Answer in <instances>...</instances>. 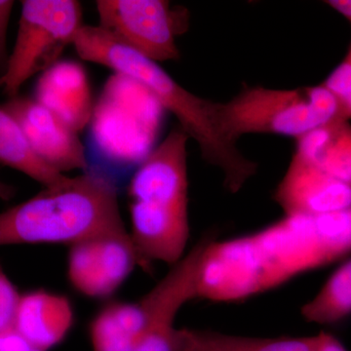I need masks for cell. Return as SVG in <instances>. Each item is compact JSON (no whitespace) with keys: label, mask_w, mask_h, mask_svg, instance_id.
I'll list each match as a JSON object with an SVG mask.
<instances>
[{"label":"cell","mask_w":351,"mask_h":351,"mask_svg":"<svg viewBox=\"0 0 351 351\" xmlns=\"http://www.w3.org/2000/svg\"><path fill=\"white\" fill-rule=\"evenodd\" d=\"M351 254V207L318 216L284 217L258 232L208 240L195 299L237 302Z\"/></svg>","instance_id":"cell-1"},{"label":"cell","mask_w":351,"mask_h":351,"mask_svg":"<svg viewBox=\"0 0 351 351\" xmlns=\"http://www.w3.org/2000/svg\"><path fill=\"white\" fill-rule=\"evenodd\" d=\"M73 45L83 60L107 66L141 85L174 114L179 127L195 141L203 160L221 171L228 191L237 193L256 175L258 164L240 151L226 127L223 103L191 93L159 64L132 49L100 25H82Z\"/></svg>","instance_id":"cell-2"},{"label":"cell","mask_w":351,"mask_h":351,"mask_svg":"<svg viewBox=\"0 0 351 351\" xmlns=\"http://www.w3.org/2000/svg\"><path fill=\"white\" fill-rule=\"evenodd\" d=\"M173 129L138 164L128 186L130 237L138 262L174 265L186 255L189 239L188 142Z\"/></svg>","instance_id":"cell-3"},{"label":"cell","mask_w":351,"mask_h":351,"mask_svg":"<svg viewBox=\"0 0 351 351\" xmlns=\"http://www.w3.org/2000/svg\"><path fill=\"white\" fill-rule=\"evenodd\" d=\"M119 189L100 170L45 186L34 197L0 213V246L68 244L125 230Z\"/></svg>","instance_id":"cell-4"},{"label":"cell","mask_w":351,"mask_h":351,"mask_svg":"<svg viewBox=\"0 0 351 351\" xmlns=\"http://www.w3.org/2000/svg\"><path fill=\"white\" fill-rule=\"evenodd\" d=\"M228 131L239 141L247 134H274L295 138L341 119L336 97L322 83L298 89L245 88L223 103Z\"/></svg>","instance_id":"cell-5"},{"label":"cell","mask_w":351,"mask_h":351,"mask_svg":"<svg viewBox=\"0 0 351 351\" xmlns=\"http://www.w3.org/2000/svg\"><path fill=\"white\" fill-rule=\"evenodd\" d=\"M82 25V4L75 0L23 1L15 46L0 76L4 93L17 97L27 80L54 66Z\"/></svg>","instance_id":"cell-6"},{"label":"cell","mask_w":351,"mask_h":351,"mask_svg":"<svg viewBox=\"0 0 351 351\" xmlns=\"http://www.w3.org/2000/svg\"><path fill=\"white\" fill-rule=\"evenodd\" d=\"M100 27L159 64L181 58L177 39L188 29V13L165 0H98Z\"/></svg>","instance_id":"cell-7"},{"label":"cell","mask_w":351,"mask_h":351,"mask_svg":"<svg viewBox=\"0 0 351 351\" xmlns=\"http://www.w3.org/2000/svg\"><path fill=\"white\" fill-rule=\"evenodd\" d=\"M140 265L130 233H105L69 246L68 278L76 292L90 299H108Z\"/></svg>","instance_id":"cell-8"},{"label":"cell","mask_w":351,"mask_h":351,"mask_svg":"<svg viewBox=\"0 0 351 351\" xmlns=\"http://www.w3.org/2000/svg\"><path fill=\"white\" fill-rule=\"evenodd\" d=\"M2 108L17 120L36 156L57 172L87 171L86 152L77 132L36 99L14 97Z\"/></svg>","instance_id":"cell-9"},{"label":"cell","mask_w":351,"mask_h":351,"mask_svg":"<svg viewBox=\"0 0 351 351\" xmlns=\"http://www.w3.org/2000/svg\"><path fill=\"white\" fill-rule=\"evenodd\" d=\"M274 199L284 217L318 216L351 207V188L294 152Z\"/></svg>","instance_id":"cell-10"},{"label":"cell","mask_w":351,"mask_h":351,"mask_svg":"<svg viewBox=\"0 0 351 351\" xmlns=\"http://www.w3.org/2000/svg\"><path fill=\"white\" fill-rule=\"evenodd\" d=\"M75 323L69 298L45 290L21 295L15 329L34 350L47 351L61 343Z\"/></svg>","instance_id":"cell-11"},{"label":"cell","mask_w":351,"mask_h":351,"mask_svg":"<svg viewBox=\"0 0 351 351\" xmlns=\"http://www.w3.org/2000/svg\"><path fill=\"white\" fill-rule=\"evenodd\" d=\"M36 100L80 132L89 121L92 100L86 73L73 62L56 63L44 71L36 87Z\"/></svg>","instance_id":"cell-12"},{"label":"cell","mask_w":351,"mask_h":351,"mask_svg":"<svg viewBox=\"0 0 351 351\" xmlns=\"http://www.w3.org/2000/svg\"><path fill=\"white\" fill-rule=\"evenodd\" d=\"M193 298V286L186 276L178 272L166 274L142 299L147 324L132 351H174L176 316Z\"/></svg>","instance_id":"cell-13"},{"label":"cell","mask_w":351,"mask_h":351,"mask_svg":"<svg viewBox=\"0 0 351 351\" xmlns=\"http://www.w3.org/2000/svg\"><path fill=\"white\" fill-rule=\"evenodd\" d=\"M295 152L351 188V124L335 119L295 138Z\"/></svg>","instance_id":"cell-14"},{"label":"cell","mask_w":351,"mask_h":351,"mask_svg":"<svg viewBox=\"0 0 351 351\" xmlns=\"http://www.w3.org/2000/svg\"><path fill=\"white\" fill-rule=\"evenodd\" d=\"M147 309L137 302H112L95 315L89 327L93 351H132L145 331Z\"/></svg>","instance_id":"cell-15"},{"label":"cell","mask_w":351,"mask_h":351,"mask_svg":"<svg viewBox=\"0 0 351 351\" xmlns=\"http://www.w3.org/2000/svg\"><path fill=\"white\" fill-rule=\"evenodd\" d=\"M321 335L302 338L261 339L205 330L176 328L174 351H318Z\"/></svg>","instance_id":"cell-16"},{"label":"cell","mask_w":351,"mask_h":351,"mask_svg":"<svg viewBox=\"0 0 351 351\" xmlns=\"http://www.w3.org/2000/svg\"><path fill=\"white\" fill-rule=\"evenodd\" d=\"M0 164L24 173L44 188L56 184L64 177L36 156L17 120L2 106H0Z\"/></svg>","instance_id":"cell-17"},{"label":"cell","mask_w":351,"mask_h":351,"mask_svg":"<svg viewBox=\"0 0 351 351\" xmlns=\"http://www.w3.org/2000/svg\"><path fill=\"white\" fill-rule=\"evenodd\" d=\"M301 313L307 322L319 325L336 324L351 315V258L329 277Z\"/></svg>","instance_id":"cell-18"},{"label":"cell","mask_w":351,"mask_h":351,"mask_svg":"<svg viewBox=\"0 0 351 351\" xmlns=\"http://www.w3.org/2000/svg\"><path fill=\"white\" fill-rule=\"evenodd\" d=\"M322 84L336 97L341 117L351 120V41L343 61L327 76Z\"/></svg>","instance_id":"cell-19"},{"label":"cell","mask_w":351,"mask_h":351,"mask_svg":"<svg viewBox=\"0 0 351 351\" xmlns=\"http://www.w3.org/2000/svg\"><path fill=\"white\" fill-rule=\"evenodd\" d=\"M21 295L17 287L0 267V331L15 328Z\"/></svg>","instance_id":"cell-20"},{"label":"cell","mask_w":351,"mask_h":351,"mask_svg":"<svg viewBox=\"0 0 351 351\" xmlns=\"http://www.w3.org/2000/svg\"><path fill=\"white\" fill-rule=\"evenodd\" d=\"M14 6L11 0H0V76L5 71L9 54L7 52V29Z\"/></svg>","instance_id":"cell-21"},{"label":"cell","mask_w":351,"mask_h":351,"mask_svg":"<svg viewBox=\"0 0 351 351\" xmlns=\"http://www.w3.org/2000/svg\"><path fill=\"white\" fill-rule=\"evenodd\" d=\"M34 348L15 328L0 331V351H32Z\"/></svg>","instance_id":"cell-22"},{"label":"cell","mask_w":351,"mask_h":351,"mask_svg":"<svg viewBox=\"0 0 351 351\" xmlns=\"http://www.w3.org/2000/svg\"><path fill=\"white\" fill-rule=\"evenodd\" d=\"M320 335L321 343L318 351H348L336 337L325 332H321Z\"/></svg>","instance_id":"cell-23"},{"label":"cell","mask_w":351,"mask_h":351,"mask_svg":"<svg viewBox=\"0 0 351 351\" xmlns=\"http://www.w3.org/2000/svg\"><path fill=\"white\" fill-rule=\"evenodd\" d=\"M326 3L351 24V0H329Z\"/></svg>","instance_id":"cell-24"},{"label":"cell","mask_w":351,"mask_h":351,"mask_svg":"<svg viewBox=\"0 0 351 351\" xmlns=\"http://www.w3.org/2000/svg\"><path fill=\"white\" fill-rule=\"evenodd\" d=\"M16 193H17V191L13 186L0 180V200H11L16 195Z\"/></svg>","instance_id":"cell-25"},{"label":"cell","mask_w":351,"mask_h":351,"mask_svg":"<svg viewBox=\"0 0 351 351\" xmlns=\"http://www.w3.org/2000/svg\"><path fill=\"white\" fill-rule=\"evenodd\" d=\"M32 351H39V350H32Z\"/></svg>","instance_id":"cell-26"}]
</instances>
